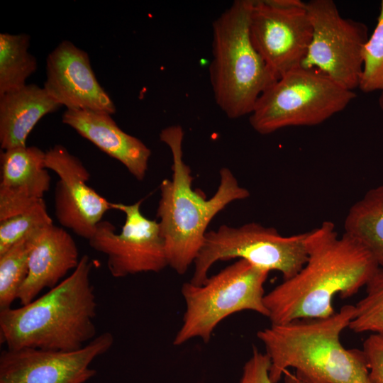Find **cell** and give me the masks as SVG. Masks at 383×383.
<instances>
[{
    "label": "cell",
    "instance_id": "cell-27",
    "mask_svg": "<svg viewBox=\"0 0 383 383\" xmlns=\"http://www.w3.org/2000/svg\"><path fill=\"white\" fill-rule=\"evenodd\" d=\"M378 102H379V107L383 111V92H381V94L378 99Z\"/></svg>",
    "mask_w": 383,
    "mask_h": 383
},
{
    "label": "cell",
    "instance_id": "cell-17",
    "mask_svg": "<svg viewBox=\"0 0 383 383\" xmlns=\"http://www.w3.org/2000/svg\"><path fill=\"white\" fill-rule=\"evenodd\" d=\"M62 121L123 164L137 180L144 179L151 150L140 139L124 132L111 114L90 110H66Z\"/></svg>",
    "mask_w": 383,
    "mask_h": 383
},
{
    "label": "cell",
    "instance_id": "cell-11",
    "mask_svg": "<svg viewBox=\"0 0 383 383\" xmlns=\"http://www.w3.org/2000/svg\"><path fill=\"white\" fill-rule=\"evenodd\" d=\"M143 199L133 204L111 202V209L126 216L119 233L108 221H101L89 240L90 246L107 256V267L116 277L141 272H159L168 266L165 243L158 221L143 216Z\"/></svg>",
    "mask_w": 383,
    "mask_h": 383
},
{
    "label": "cell",
    "instance_id": "cell-13",
    "mask_svg": "<svg viewBox=\"0 0 383 383\" xmlns=\"http://www.w3.org/2000/svg\"><path fill=\"white\" fill-rule=\"evenodd\" d=\"M45 155L46 168L59 177L54 194L55 216L63 227L88 240L111 202L90 187V174L82 161L62 145H55Z\"/></svg>",
    "mask_w": 383,
    "mask_h": 383
},
{
    "label": "cell",
    "instance_id": "cell-8",
    "mask_svg": "<svg viewBox=\"0 0 383 383\" xmlns=\"http://www.w3.org/2000/svg\"><path fill=\"white\" fill-rule=\"evenodd\" d=\"M309 231L283 236L272 227L248 223L239 227L221 226L207 231L203 245L196 257L189 281L203 284L209 270L218 261L243 259L263 270L279 272L283 280L296 274L307 261L306 241Z\"/></svg>",
    "mask_w": 383,
    "mask_h": 383
},
{
    "label": "cell",
    "instance_id": "cell-3",
    "mask_svg": "<svg viewBox=\"0 0 383 383\" xmlns=\"http://www.w3.org/2000/svg\"><path fill=\"white\" fill-rule=\"evenodd\" d=\"M83 255L72 274L46 294L19 308L0 310V339L9 349L74 351L96 337V299Z\"/></svg>",
    "mask_w": 383,
    "mask_h": 383
},
{
    "label": "cell",
    "instance_id": "cell-24",
    "mask_svg": "<svg viewBox=\"0 0 383 383\" xmlns=\"http://www.w3.org/2000/svg\"><path fill=\"white\" fill-rule=\"evenodd\" d=\"M362 61L358 88L365 93L383 92V0L375 28L362 48Z\"/></svg>",
    "mask_w": 383,
    "mask_h": 383
},
{
    "label": "cell",
    "instance_id": "cell-7",
    "mask_svg": "<svg viewBox=\"0 0 383 383\" xmlns=\"http://www.w3.org/2000/svg\"><path fill=\"white\" fill-rule=\"evenodd\" d=\"M268 274L238 259L209 277L201 285L184 283L181 292L186 309L173 344L181 345L194 338L208 343L219 323L242 311H255L268 318L264 303V284Z\"/></svg>",
    "mask_w": 383,
    "mask_h": 383
},
{
    "label": "cell",
    "instance_id": "cell-6",
    "mask_svg": "<svg viewBox=\"0 0 383 383\" xmlns=\"http://www.w3.org/2000/svg\"><path fill=\"white\" fill-rule=\"evenodd\" d=\"M356 97L314 68L289 71L267 87L250 115L258 133L267 135L291 126H312L340 112Z\"/></svg>",
    "mask_w": 383,
    "mask_h": 383
},
{
    "label": "cell",
    "instance_id": "cell-28",
    "mask_svg": "<svg viewBox=\"0 0 383 383\" xmlns=\"http://www.w3.org/2000/svg\"><path fill=\"white\" fill-rule=\"evenodd\" d=\"M302 382H303V381H302ZM304 382V383H306V382Z\"/></svg>",
    "mask_w": 383,
    "mask_h": 383
},
{
    "label": "cell",
    "instance_id": "cell-18",
    "mask_svg": "<svg viewBox=\"0 0 383 383\" xmlns=\"http://www.w3.org/2000/svg\"><path fill=\"white\" fill-rule=\"evenodd\" d=\"M60 107L43 87L34 84L0 95L1 150L26 146L28 135L38 121Z\"/></svg>",
    "mask_w": 383,
    "mask_h": 383
},
{
    "label": "cell",
    "instance_id": "cell-15",
    "mask_svg": "<svg viewBox=\"0 0 383 383\" xmlns=\"http://www.w3.org/2000/svg\"><path fill=\"white\" fill-rule=\"evenodd\" d=\"M46 152L36 146H21L1 152L0 221L17 215L43 199L51 177Z\"/></svg>",
    "mask_w": 383,
    "mask_h": 383
},
{
    "label": "cell",
    "instance_id": "cell-2",
    "mask_svg": "<svg viewBox=\"0 0 383 383\" xmlns=\"http://www.w3.org/2000/svg\"><path fill=\"white\" fill-rule=\"evenodd\" d=\"M355 313L354 305L321 318L272 325L257 336L270 358V377L277 383L286 370L306 383H372L362 350L347 349L340 341Z\"/></svg>",
    "mask_w": 383,
    "mask_h": 383
},
{
    "label": "cell",
    "instance_id": "cell-21",
    "mask_svg": "<svg viewBox=\"0 0 383 383\" xmlns=\"http://www.w3.org/2000/svg\"><path fill=\"white\" fill-rule=\"evenodd\" d=\"M34 233L0 255V310L11 308L28 273Z\"/></svg>",
    "mask_w": 383,
    "mask_h": 383
},
{
    "label": "cell",
    "instance_id": "cell-4",
    "mask_svg": "<svg viewBox=\"0 0 383 383\" xmlns=\"http://www.w3.org/2000/svg\"><path fill=\"white\" fill-rule=\"evenodd\" d=\"M160 139L171 151L172 175L160 185L157 216L168 266L183 274L197 257L213 218L231 202L248 198L250 192L240 186L228 168L223 167L216 193L206 199L203 192L192 189V170L183 160L182 128L167 126L161 131Z\"/></svg>",
    "mask_w": 383,
    "mask_h": 383
},
{
    "label": "cell",
    "instance_id": "cell-25",
    "mask_svg": "<svg viewBox=\"0 0 383 383\" xmlns=\"http://www.w3.org/2000/svg\"><path fill=\"white\" fill-rule=\"evenodd\" d=\"M271 360L268 355L253 346L252 355L243 368L239 383H273L270 377ZM286 383H304L289 370L284 373Z\"/></svg>",
    "mask_w": 383,
    "mask_h": 383
},
{
    "label": "cell",
    "instance_id": "cell-23",
    "mask_svg": "<svg viewBox=\"0 0 383 383\" xmlns=\"http://www.w3.org/2000/svg\"><path fill=\"white\" fill-rule=\"evenodd\" d=\"M52 224L44 199L17 215L0 221V255L23 238Z\"/></svg>",
    "mask_w": 383,
    "mask_h": 383
},
{
    "label": "cell",
    "instance_id": "cell-22",
    "mask_svg": "<svg viewBox=\"0 0 383 383\" xmlns=\"http://www.w3.org/2000/svg\"><path fill=\"white\" fill-rule=\"evenodd\" d=\"M365 295L355 304L348 328L355 333L383 337V269L379 267L365 286Z\"/></svg>",
    "mask_w": 383,
    "mask_h": 383
},
{
    "label": "cell",
    "instance_id": "cell-14",
    "mask_svg": "<svg viewBox=\"0 0 383 383\" xmlns=\"http://www.w3.org/2000/svg\"><path fill=\"white\" fill-rule=\"evenodd\" d=\"M43 87L67 110H90L111 115L116 110L97 80L87 52L69 40L62 41L48 55Z\"/></svg>",
    "mask_w": 383,
    "mask_h": 383
},
{
    "label": "cell",
    "instance_id": "cell-26",
    "mask_svg": "<svg viewBox=\"0 0 383 383\" xmlns=\"http://www.w3.org/2000/svg\"><path fill=\"white\" fill-rule=\"evenodd\" d=\"M362 351L372 383H383V337L371 333L363 343Z\"/></svg>",
    "mask_w": 383,
    "mask_h": 383
},
{
    "label": "cell",
    "instance_id": "cell-16",
    "mask_svg": "<svg viewBox=\"0 0 383 383\" xmlns=\"http://www.w3.org/2000/svg\"><path fill=\"white\" fill-rule=\"evenodd\" d=\"M79 251L72 237L62 228L48 226L33 235L28 273L18 299L21 306L33 301L45 288L55 287L79 262Z\"/></svg>",
    "mask_w": 383,
    "mask_h": 383
},
{
    "label": "cell",
    "instance_id": "cell-5",
    "mask_svg": "<svg viewBox=\"0 0 383 383\" xmlns=\"http://www.w3.org/2000/svg\"><path fill=\"white\" fill-rule=\"evenodd\" d=\"M252 0H236L212 25L209 77L221 110L232 119L250 115L277 79L252 44L249 18Z\"/></svg>",
    "mask_w": 383,
    "mask_h": 383
},
{
    "label": "cell",
    "instance_id": "cell-20",
    "mask_svg": "<svg viewBox=\"0 0 383 383\" xmlns=\"http://www.w3.org/2000/svg\"><path fill=\"white\" fill-rule=\"evenodd\" d=\"M29 45L26 33H0V95L25 86L36 71L37 60L29 52Z\"/></svg>",
    "mask_w": 383,
    "mask_h": 383
},
{
    "label": "cell",
    "instance_id": "cell-12",
    "mask_svg": "<svg viewBox=\"0 0 383 383\" xmlns=\"http://www.w3.org/2000/svg\"><path fill=\"white\" fill-rule=\"evenodd\" d=\"M113 340L105 332L74 351L7 348L0 355V383H85L96 374L91 362Z\"/></svg>",
    "mask_w": 383,
    "mask_h": 383
},
{
    "label": "cell",
    "instance_id": "cell-10",
    "mask_svg": "<svg viewBox=\"0 0 383 383\" xmlns=\"http://www.w3.org/2000/svg\"><path fill=\"white\" fill-rule=\"evenodd\" d=\"M249 32L257 51L277 79L302 66L312 38L306 3L252 0Z\"/></svg>",
    "mask_w": 383,
    "mask_h": 383
},
{
    "label": "cell",
    "instance_id": "cell-1",
    "mask_svg": "<svg viewBox=\"0 0 383 383\" xmlns=\"http://www.w3.org/2000/svg\"><path fill=\"white\" fill-rule=\"evenodd\" d=\"M306 245L304 267L265 295L272 325L333 315L334 296H353L379 267L360 243L345 233L339 237L331 221L309 231Z\"/></svg>",
    "mask_w": 383,
    "mask_h": 383
},
{
    "label": "cell",
    "instance_id": "cell-9",
    "mask_svg": "<svg viewBox=\"0 0 383 383\" xmlns=\"http://www.w3.org/2000/svg\"><path fill=\"white\" fill-rule=\"evenodd\" d=\"M306 9L313 32L302 67L318 70L348 90L358 88L367 26L343 17L332 0L309 1Z\"/></svg>",
    "mask_w": 383,
    "mask_h": 383
},
{
    "label": "cell",
    "instance_id": "cell-19",
    "mask_svg": "<svg viewBox=\"0 0 383 383\" xmlns=\"http://www.w3.org/2000/svg\"><path fill=\"white\" fill-rule=\"evenodd\" d=\"M345 233L365 247L383 269V185L367 191L349 209Z\"/></svg>",
    "mask_w": 383,
    "mask_h": 383
}]
</instances>
